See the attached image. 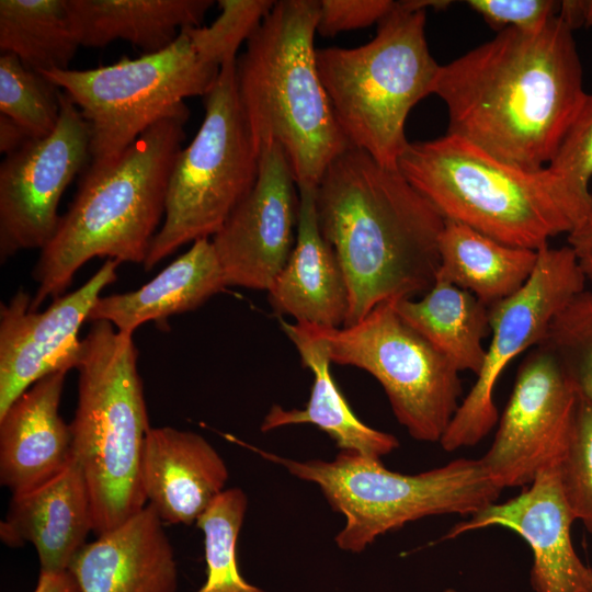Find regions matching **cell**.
Listing matches in <instances>:
<instances>
[{
  "mask_svg": "<svg viewBox=\"0 0 592 592\" xmlns=\"http://www.w3.org/2000/svg\"><path fill=\"white\" fill-rule=\"evenodd\" d=\"M558 475L576 520L592 535V402L580 395L571 439Z\"/></svg>",
  "mask_w": 592,
  "mask_h": 592,
  "instance_id": "34",
  "label": "cell"
},
{
  "mask_svg": "<svg viewBox=\"0 0 592 592\" xmlns=\"http://www.w3.org/2000/svg\"><path fill=\"white\" fill-rule=\"evenodd\" d=\"M579 394L556 355L535 346L519 366L493 442L479 458L503 490L530 486L558 468L568 448Z\"/></svg>",
  "mask_w": 592,
  "mask_h": 592,
  "instance_id": "13",
  "label": "cell"
},
{
  "mask_svg": "<svg viewBox=\"0 0 592 592\" xmlns=\"http://www.w3.org/2000/svg\"><path fill=\"white\" fill-rule=\"evenodd\" d=\"M572 30L557 15L539 29H504L446 65L432 94L447 134L537 171L554 157L587 92Z\"/></svg>",
  "mask_w": 592,
  "mask_h": 592,
  "instance_id": "1",
  "label": "cell"
},
{
  "mask_svg": "<svg viewBox=\"0 0 592 592\" xmlns=\"http://www.w3.org/2000/svg\"><path fill=\"white\" fill-rule=\"evenodd\" d=\"M80 46L66 0H1L0 49L37 72L66 70Z\"/></svg>",
  "mask_w": 592,
  "mask_h": 592,
  "instance_id": "28",
  "label": "cell"
},
{
  "mask_svg": "<svg viewBox=\"0 0 592 592\" xmlns=\"http://www.w3.org/2000/svg\"><path fill=\"white\" fill-rule=\"evenodd\" d=\"M67 373L43 377L0 415V483L12 494L44 483L72 458L70 425L59 414Z\"/></svg>",
  "mask_w": 592,
  "mask_h": 592,
  "instance_id": "21",
  "label": "cell"
},
{
  "mask_svg": "<svg viewBox=\"0 0 592 592\" xmlns=\"http://www.w3.org/2000/svg\"><path fill=\"white\" fill-rule=\"evenodd\" d=\"M93 532V513L84 475L72 457L44 483L12 494L0 538L10 547L32 544L39 571L69 569Z\"/></svg>",
  "mask_w": 592,
  "mask_h": 592,
  "instance_id": "18",
  "label": "cell"
},
{
  "mask_svg": "<svg viewBox=\"0 0 592 592\" xmlns=\"http://www.w3.org/2000/svg\"><path fill=\"white\" fill-rule=\"evenodd\" d=\"M225 460L202 435L171 426L150 428L141 458L147 504L162 522L190 526L225 490Z\"/></svg>",
  "mask_w": 592,
  "mask_h": 592,
  "instance_id": "19",
  "label": "cell"
},
{
  "mask_svg": "<svg viewBox=\"0 0 592 592\" xmlns=\"http://www.w3.org/2000/svg\"><path fill=\"white\" fill-rule=\"evenodd\" d=\"M133 334L92 321L81 342L78 402L71 421L72 457L90 492L100 536L147 505L141 458L150 430Z\"/></svg>",
  "mask_w": 592,
  "mask_h": 592,
  "instance_id": "5",
  "label": "cell"
},
{
  "mask_svg": "<svg viewBox=\"0 0 592 592\" xmlns=\"http://www.w3.org/2000/svg\"><path fill=\"white\" fill-rule=\"evenodd\" d=\"M274 4L271 0H220V13L212 24L182 31L203 60L221 67L237 59L242 42L254 33Z\"/></svg>",
  "mask_w": 592,
  "mask_h": 592,
  "instance_id": "33",
  "label": "cell"
},
{
  "mask_svg": "<svg viewBox=\"0 0 592 592\" xmlns=\"http://www.w3.org/2000/svg\"><path fill=\"white\" fill-rule=\"evenodd\" d=\"M236 60L220 67L202 125L174 160L146 271L187 242L214 236L255 183L259 152L240 104Z\"/></svg>",
  "mask_w": 592,
  "mask_h": 592,
  "instance_id": "9",
  "label": "cell"
},
{
  "mask_svg": "<svg viewBox=\"0 0 592 592\" xmlns=\"http://www.w3.org/2000/svg\"><path fill=\"white\" fill-rule=\"evenodd\" d=\"M398 170L444 219L509 246L537 251L582 224L545 168L506 163L455 135L409 143Z\"/></svg>",
  "mask_w": 592,
  "mask_h": 592,
  "instance_id": "6",
  "label": "cell"
},
{
  "mask_svg": "<svg viewBox=\"0 0 592 592\" xmlns=\"http://www.w3.org/2000/svg\"><path fill=\"white\" fill-rule=\"evenodd\" d=\"M33 592H80V588L69 569L56 572L39 571Z\"/></svg>",
  "mask_w": 592,
  "mask_h": 592,
  "instance_id": "38",
  "label": "cell"
},
{
  "mask_svg": "<svg viewBox=\"0 0 592 592\" xmlns=\"http://www.w3.org/2000/svg\"><path fill=\"white\" fill-rule=\"evenodd\" d=\"M80 46L101 48L123 39L151 54L181 31L198 27L212 0H66Z\"/></svg>",
  "mask_w": 592,
  "mask_h": 592,
  "instance_id": "25",
  "label": "cell"
},
{
  "mask_svg": "<svg viewBox=\"0 0 592 592\" xmlns=\"http://www.w3.org/2000/svg\"><path fill=\"white\" fill-rule=\"evenodd\" d=\"M587 278L570 246L537 250L536 265L512 296L488 308L491 341L476 382L460 402L440 444L446 452L471 447L499 421L497 380L521 353L537 346L549 326L585 289Z\"/></svg>",
  "mask_w": 592,
  "mask_h": 592,
  "instance_id": "12",
  "label": "cell"
},
{
  "mask_svg": "<svg viewBox=\"0 0 592 592\" xmlns=\"http://www.w3.org/2000/svg\"><path fill=\"white\" fill-rule=\"evenodd\" d=\"M121 263L107 259L79 288L31 310V295L20 288L0 305V415L32 385L58 371L76 368L79 330L101 292L117 278Z\"/></svg>",
  "mask_w": 592,
  "mask_h": 592,
  "instance_id": "15",
  "label": "cell"
},
{
  "mask_svg": "<svg viewBox=\"0 0 592 592\" xmlns=\"http://www.w3.org/2000/svg\"><path fill=\"white\" fill-rule=\"evenodd\" d=\"M61 91L44 75L23 65L11 53L0 56V114L22 127L32 139L54 132L60 114Z\"/></svg>",
  "mask_w": 592,
  "mask_h": 592,
  "instance_id": "30",
  "label": "cell"
},
{
  "mask_svg": "<svg viewBox=\"0 0 592 592\" xmlns=\"http://www.w3.org/2000/svg\"><path fill=\"white\" fill-rule=\"evenodd\" d=\"M162 523L147 504L86 544L69 566L80 592H175L178 568Z\"/></svg>",
  "mask_w": 592,
  "mask_h": 592,
  "instance_id": "20",
  "label": "cell"
},
{
  "mask_svg": "<svg viewBox=\"0 0 592 592\" xmlns=\"http://www.w3.org/2000/svg\"><path fill=\"white\" fill-rule=\"evenodd\" d=\"M568 242L576 253L592 248V215L579 228L568 235Z\"/></svg>",
  "mask_w": 592,
  "mask_h": 592,
  "instance_id": "40",
  "label": "cell"
},
{
  "mask_svg": "<svg viewBox=\"0 0 592 592\" xmlns=\"http://www.w3.org/2000/svg\"><path fill=\"white\" fill-rule=\"evenodd\" d=\"M400 318L442 353L460 373L479 374L490 331L489 311L477 297L453 284L435 281L418 300H392Z\"/></svg>",
  "mask_w": 592,
  "mask_h": 592,
  "instance_id": "27",
  "label": "cell"
},
{
  "mask_svg": "<svg viewBox=\"0 0 592 592\" xmlns=\"http://www.w3.org/2000/svg\"><path fill=\"white\" fill-rule=\"evenodd\" d=\"M189 116L190 111L163 118L111 164L89 166L33 269L37 288L31 310L64 295L77 271L93 258L144 264L166 213L169 179Z\"/></svg>",
  "mask_w": 592,
  "mask_h": 592,
  "instance_id": "3",
  "label": "cell"
},
{
  "mask_svg": "<svg viewBox=\"0 0 592 592\" xmlns=\"http://www.w3.org/2000/svg\"><path fill=\"white\" fill-rule=\"evenodd\" d=\"M227 286L213 242L202 238L138 289L100 296L88 321H109L133 334L143 323L196 309Z\"/></svg>",
  "mask_w": 592,
  "mask_h": 592,
  "instance_id": "24",
  "label": "cell"
},
{
  "mask_svg": "<svg viewBox=\"0 0 592 592\" xmlns=\"http://www.w3.org/2000/svg\"><path fill=\"white\" fill-rule=\"evenodd\" d=\"M318 15V0L275 1L236 60L238 95L255 148L278 145L298 189L316 187L350 147L317 66Z\"/></svg>",
  "mask_w": 592,
  "mask_h": 592,
  "instance_id": "4",
  "label": "cell"
},
{
  "mask_svg": "<svg viewBox=\"0 0 592 592\" xmlns=\"http://www.w3.org/2000/svg\"><path fill=\"white\" fill-rule=\"evenodd\" d=\"M254 451L320 488L330 508L345 519L334 542L341 550L353 554L408 522L443 514L471 516L496 503L502 492L480 459L458 458L405 475L387 469L380 459L349 452H340L330 462H300Z\"/></svg>",
  "mask_w": 592,
  "mask_h": 592,
  "instance_id": "8",
  "label": "cell"
},
{
  "mask_svg": "<svg viewBox=\"0 0 592 592\" xmlns=\"http://www.w3.org/2000/svg\"><path fill=\"white\" fill-rule=\"evenodd\" d=\"M29 134L9 117L0 114V151L13 152L30 141Z\"/></svg>",
  "mask_w": 592,
  "mask_h": 592,
  "instance_id": "39",
  "label": "cell"
},
{
  "mask_svg": "<svg viewBox=\"0 0 592 592\" xmlns=\"http://www.w3.org/2000/svg\"><path fill=\"white\" fill-rule=\"evenodd\" d=\"M466 3L498 32L504 29L536 30L558 15L554 0H468Z\"/></svg>",
  "mask_w": 592,
  "mask_h": 592,
  "instance_id": "35",
  "label": "cell"
},
{
  "mask_svg": "<svg viewBox=\"0 0 592 592\" xmlns=\"http://www.w3.org/2000/svg\"><path fill=\"white\" fill-rule=\"evenodd\" d=\"M435 281L468 291L488 308L530 278L537 251L502 243L467 225L444 219Z\"/></svg>",
  "mask_w": 592,
  "mask_h": 592,
  "instance_id": "26",
  "label": "cell"
},
{
  "mask_svg": "<svg viewBox=\"0 0 592 592\" xmlns=\"http://www.w3.org/2000/svg\"><path fill=\"white\" fill-rule=\"evenodd\" d=\"M220 67L206 62L181 31L162 50L86 70L39 72L61 88L90 132V166H106L157 122L189 111L186 98L206 95Z\"/></svg>",
  "mask_w": 592,
  "mask_h": 592,
  "instance_id": "10",
  "label": "cell"
},
{
  "mask_svg": "<svg viewBox=\"0 0 592 592\" xmlns=\"http://www.w3.org/2000/svg\"><path fill=\"white\" fill-rule=\"evenodd\" d=\"M577 255L587 281L592 285V248L581 251Z\"/></svg>",
  "mask_w": 592,
  "mask_h": 592,
  "instance_id": "41",
  "label": "cell"
},
{
  "mask_svg": "<svg viewBox=\"0 0 592 592\" xmlns=\"http://www.w3.org/2000/svg\"><path fill=\"white\" fill-rule=\"evenodd\" d=\"M247 508L242 489H225L196 521L206 561V580L197 592H266L249 583L238 568L237 539Z\"/></svg>",
  "mask_w": 592,
  "mask_h": 592,
  "instance_id": "29",
  "label": "cell"
},
{
  "mask_svg": "<svg viewBox=\"0 0 592 592\" xmlns=\"http://www.w3.org/2000/svg\"><path fill=\"white\" fill-rule=\"evenodd\" d=\"M299 214L292 253L269 288L273 309L299 323L342 327L349 293L340 263L317 219L316 187L298 189Z\"/></svg>",
  "mask_w": 592,
  "mask_h": 592,
  "instance_id": "22",
  "label": "cell"
},
{
  "mask_svg": "<svg viewBox=\"0 0 592 592\" xmlns=\"http://www.w3.org/2000/svg\"><path fill=\"white\" fill-rule=\"evenodd\" d=\"M425 13L407 0L395 1L367 44L316 53L322 84L350 146L390 169H398L409 144L408 114L432 94L440 68L426 43Z\"/></svg>",
  "mask_w": 592,
  "mask_h": 592,
  "instance_id": "7",
  "label": "cell"
},
{
  "mask_svg": "<svg viewBox=\"0 0 592 592\" xmlns=\"http://www.w3.org/2000/svg\"><path fill=\"white\" fill-rule=\"evenodd\" d=\"M280 321L282 330L298 351L303 366L311 371L314 382L304 409H284L273 405L260 425L261 432L312 424L326 432L341 452L380 459L397 449L399 441L395 435L368 426L353 413L331 375V361L325 344L310 327Z\"/></svg>",
  "mask_w": 592,
  "mask_h": 592,
  "instance_id": "23",
  "label": "cell"
},
{
  "mask_svg": "<svg viewBox=\"0 0 592 592\" xmlns=\"http://www.w3.org/2000/svg\"><path fill=\"white\" fill-rule=\"evenodd\" d=\"M315 201L348 287L343 326L434 285L444 218L398 169L350 146L326 170Z\"/></svg>",
  "mask_w": 592,
  "mask_h": 592,
  "instance_id": "2",
  "label": "cell"
},
{
  "mask_svg": "<svg viewBox=\"0 0 592 592\" xmlns=\"http://www.w3.org/2000/svg\"><path fill=\"white\" fill-rule=\"evenodd\" d=\"M391 0H321L317 32L333 36L379 23L392 9Z\"/></svg>",
  "mask_w": 592,
  "mask_h": 592,
  "instance_id": "36",
  "label": "cell"
},
{
  "mask_svg": "<svg viewBox=\"0 0 592 592\" xmlns=\"http://www.w3.org/2000/svg\"><path fill=\"white\" fill-rule=\"evenodd\" d=\"M443 592H457V591L455 589L448 588V589H445Z\"/></svg>",
  "mask_w": 592,
  "mask_h": 592,
  "instance_id": "42",
  "label": "cell"
},
{
  "mask_svg": "<svg viewBox=\"0 0 592 592\" xmlns=\"http://www.w3.org/2000/svg\"><path fill=\"white\" fill-rule=\"evenodd\" d=\"M87 121L60 93L56 128L5 155L0 164V260L19 251L42 250L54 237L66 187L90 157Z\"/></svg>",
  "mask_w": 592,
  "mask_h": 592,
  "instance_id": "14",
  "label": "cell"
},
{
  "mask_svg": "<svg viewBox=\"0 0 592 592\" xmlns=\"http://www.w3.org/2000/svg\"><path fill=\"white\" fill-rule=\"evenodd\" d=\"M576 517L560 486L558 468L540 473L516 497L492 503L455 524L441 539L490 526L509 528L531 547L534 592H592V568L585 565L571 539Z\"/></svg>",
  "mask_w": 592,
  "mask_h": 592,
  "instance_id": "17",
  "label": "cell"
},
{
  "mask_svg": "<svg viewBox=\"0 0 592 592\" xmlns=\"http://www.w3.org/2000/svg\"><path fill=\"white\" fill-rule=\"evenodd\" d=\"M545 169L583 224L592 215V93L585 94Z\"/></svg>",
  "mask_w": 592,
  "mask_h": 592,
  "instance_id": "31",
  "label": "cell"
},
{
  "mask_svg": "<svg viewBox=\"0 0 592 592\" xmlns=\"http://www.w3.org/2000/svg\"><path fill=\"white\" fill-rule=\"evenodd\" d=\"M308 326L331 363L361 368L378 380L412 439L441 441L460 405L459 372L400 318L392 300L349 326Z\"/></svg>",
  "mask_w": 592,
  "mask_h": 592,
  "instance_id": "11",
  "label": "cell"
},
{
  "mask_svg": "<svg viewBox=\"0 0 592 592\" xmlns=\"http://www.w3.org/2000/svg\"><path fill=\"white\" fill-rule=\"evenodd\" d=\"M558 16L573 31L592 26V0H561Z\"/></svg>",
  "mask_w": 592,
  "mask_h": 592,
  "instance_id": "37",
  "label": "cell"
},
{
  "mask_svg": "<svg viewBox=\"0 0 592 592\" xmlns=\"http://www.w3.org/2000/svg\"><path fill=\"white\" fill-rule=\"evenodd\" d=\"M297 190L283 149L262 148L254 185L212 240L228 286L269 291L294 248Z\"/></svg>",
  "mask_w": 592,
  "mask_h": 592,
  "instance_id": "16",
  "label": "cell"
},
{
  "mask_svg": "<svg viewBox=\"0 0 592 592\" xmlns=\"http://www.w3.org/2000/svg\"><path fill=\"white\" fill-rule=\"evenodd\" d=\"M580 396L592 402V291L584 289L554 319L545 339Z\"/></svg>",
  "mask_w": 592,
  "mask_h": 592,
  "instance_id": "32",
  "label": "cell"
}]
</instances>
